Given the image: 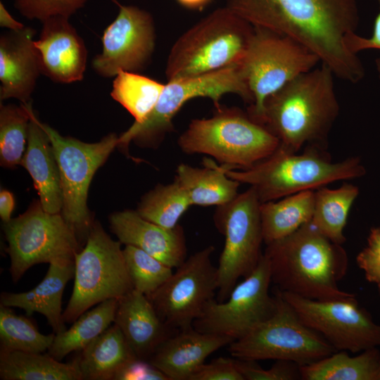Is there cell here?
Returning <instances> with one entry per match:
<instances>
[{
    "label": "cell",
    "instance_id": "1",
    "mask_svg": "<svg viewBox=\"0 0 380 380\" xmlns=\"http://www.w3.org/2000/svg\"><path fill=\"white\" fill-rule=\"evenodd\" d=\"M226 6L254 27L301 44L341 80L357 83L365 76L346 44L359 24L357 0H227Z\"/></svg>",
    "mask_w": 380,
    "mask_h": 380
},
{
    "label": "cell",
    "instance_id": "2",
    "mask_svg": "<svg viewBox=\"0 0 380 380\" xmlns=\"http://www.w3.org/2000/svg\"><path fill=\"white\" fill-rule=\"evenodd\" d=\"M263 254L270 262L272 282L281 291L319 300L355 298L338 285L348 268L346 251L310 222L267 244Z\"/></svg>",
    "mask_w": 380,
    "mask_h": 380
},
{
    "label": "cell",
    "instance_id": "3",
    "mask_svg": "<svg viewBox=\"0 0 380 380\" xmlns=\"http://www.w3.org/2000/svg\"><path fill=\"white\" fill-rule=\"evenodd\" d=\"M334 76L321 63L266 99L261 124L278 138L281 147L298 152L325 142L340 110Z\"/></svg>",
    "mask_w": 380,
    "mask_h": 380
},
{
    "label": "cell",
    "instance_id": "4",
    "mask_svg": "<svg viewBox=\"0 0 380 380\" xmlns=\"http://www.w3.org/2000/svg\"><path fill=\"white\" fill-rule=\"evenodd\" d=\"M322 146H305L300 153L280 145L268 157L244 170L229 168L227 175L253 186L261 203L278 200L328 184L362 177L366 169L356 156L334 162Z\"/></svg>",
    "mask_w": 380,
    "mask_h": 380
},
{
    "label": "cell",
    "instance_id": "5",
    "mask_svg": "<svg viewBox=\"0 0 380 380\" xmlns=\"http://www.w3.org/2000/svg\"><path fill=\"white\" fill-rule=\"evenodd\" d=\"M254 26L226 6L217 8L182 34L169 52L167 81L214 72L240 62Z\"/></svg>",
    "mask_w": 380,
    "mask_h": 380
},
{
    "label": "cell",
    "instance_id": "6",
    "mask_svg": "<svg viewBox=\"0 0 380 380\" xmlns=\"http://www.w3.org/2000/svg\"><path fill=\"white\" fill-rule=\"evenodd\" d=\"M186 153L210 156L232 169H247L270 156L279 140L237 108H216L208 118L194 119L177 139Z\"/></svg>",
    "mask_w": 380,
    "mask_h": 380
},
{
    "label": "cell",
    "instance_id": "7",
    "mask_svg": "<svg viewBox=\"0 0 380 380\" xmlns=\"http://www.w3.org/2000/svg\"><path fill=\"white\" fill-rule=\"evenodd\" d=\"M227 94H234L251 106L253 96L239 63L203 75L167 81L148 116L134 123L120 137L118 146L127 149L131 141L141 146L156 147L174 129L173 118L189 101L206 97L216 108Z\"/></svg>",
    "mask_w": 380,
    "mask_h": 380
},
{
    "label": "cell",
    "instance_id": "8",
    "mask_svg": "<svg viewBox=\"0 0 380 380\" xmlns=\"http://www.w3.org/2000/svg\"><path fill=\"white\" fill-rule=\"evenodd\" d=\"M319 62L316 54L293 39L254 27L239 63L253 99L248 115L261 124L266 99L299 75L315 68Z\"/></svg>",
    "mask_w": 380,
    "mask_h": 380
},
{
    "label": "cell",
    "instance_id": "9",
    "mask_svg": "<svg viewBox=\"0 0 380 380\" xmlns=\"http://www.w3.org/2000/svg\"><path fill=\"white\" fill-rule=\"evenodd\" d=\"M74 278L63 312L65 323H72L95 305L119 299L134 289L121 243L111 239L99 222L94 223L84 246L75 255Z\"/></svg>",
    "mask_w": 380,
    "mask_h": 380
},
{
    "label": "cell",
    "instance_id": "10",
    "mask_svg": "<svg viewBox=\"0 0 380 380\" xmlns=\"http://www.w3.org/2000/svg\"><path fill=\"white\" fill-rule=\"evenodd\" d=\"M277 309L267 320L229 345L236 359L285 360L302 366L338 351L308 327L277 290Z\"/></svg>",
    "mask_w": 380,
    "mask_h": 380
},
{
    "label": "cell",
    "instance_id": "11",
    "mask_svg": "<svg viewBox=\"0 0 380 380\" xmlns=\"http://www.w3.org/2000/svg\"><path fill=\"white\" fill-rule=\"evenodd\" d=\"M261 203L250 186L230 202L217 206L215 212V225L225 238L217 267L218 302L228 298L238 280L248 276L263 255Z\"/></svg>",
    "mask_w": 380,
    "mask_h": 380
},
{
    "label": "cell",
    "instance_id": "12",
    "mask_svg": "<svg viewBox=\"0 0 380 380\" xmlns=\"http://www.w3.org/2000/svg\"><path fill=\"white\" fill-rule=\"evenodd\" d=\"M3 230L14 283L34 265L75 260L80 250L75 230L61 213H47L40 201L34 202L23 214L4 222Z\"/></svg>",
    "mask_w": 380,
    "mask_h": 380
},
{
    "label": "cell",
    "instance_id": "13",
    "mask_svg": "<svg viewBox=\"0 0 380 380\" xmlns=\"http://www.w3.org/2000/svg\"><path fill=\"white\" fill-rule=\"evenodd\" d=\"M46 133L58 166L63 192L61 214L75 230L78 241L85 239L94 223L87 208V195L96 171L118 146V137L109 134L96 143L64 137L40 122Z\"/></svg>",
    "mask_w": 380,
    "mask_h": 380
},
{
    "label": "cell",
    "instance_id": "14",
    "mask_svg": "<svg viewBox=\"0 0 380 380\" xmlns=\"http://www.w3.org/2000/svg\"><path fill=\"white\" fill-rule=\"evenodd\" d=\"M272 282L268 259L263 254L256 268L234 287L222 302L210 300L193 327L203 333L238 340L271 317L278 298L270 294Z\"/></svg>",
    "mask_w": 380,
    "mask_h": 380
},
{
    "label": "cell",
    "instance_id": "15",
    "mask_svg": "<svg viewBox=\"0 0 380 380\" xmlns=\"http://www.w3.org/2000/svg\"><path fill=\"white\" fill-rule=\"evenodd\" d=\"M212 245L186 258L157 291L147 296L160 319L177 330L193 327L218 288Z\"/></svg>",
    "mask_w": 380,
    "mask_h": 380
},
{
    "label": "cell",
    "instance_id": "16",
    "mask_svg": "<svg viewBox=\"0 0 380 380\" xmlns=\"http://www.w3.org/2000/svg\"><path fill=\"white\" fill-rule=\"evenodd\" d=\"M277 291L303 322L336 350L356 353L380 346V324L359 305L356 298L319 300Z\"/></svg>",
    "mask_w": 380,
    "mask_h": 380
},
{
    "label": "cell",
    "instance_id": "17",
    "mask_svg": "<svg viewBox=\"0 0 380 380\" xmlns=\"http://www.w3.org/2000/svg\"><path fill=\"white\" fill-rule=\"evenodd\" d=\"M113 1L118 13L103 31L102 51L91 62L96 74L105 78L115 77L120 71L139 72L149 63L156 47L152 15L138 6Z\"/></svg>",
    "mask_w": 380,
    "mask_h": 380
},
{
    "label": "cell",
    "instance_id": "18",
    "mask_svg": "<svg viewBox=\"0 0 380 380\" xmlns=\"http://www.w3.org/2000/svg\"><path fill=\"white\" fill-rule=\"evenodd\" d=\"M69 19L55 16L44 20L34 40L42 74L61 84L82 80L88 57L85 44Z\"/></svg>",
    "mask_w": 380,
    "mask_h": 380
},
{
    "label": "cell",
    "instance_id": "19",
    "mask_svg": "<svg viewBox=\"0 0 380 380\" xmlns=\"http://www.w3.org/2000/svg\"><path fill=\"white\" fill-rule=\"evenodd\" d=\"M35 30H9L0 37V100L16 99L30 101L42 74L39 54L34 45Z\"/></svg>",
    "mask_w": 380,
    "mask_h": 380
},
{
    "label": "cell",
    "instance_id": "20",
    "mask_svg": "<svg viewBox=\"0 0 380 380\" xmlns=\"http://www.w3.org/2000/svg\"><path fill=\"white\" fill-rule=\"evenodd\" d=\"M109 221L112 232L121 243L139 248L173 269L186 259L184 231L179 224L165 228L131 210L112 214Z\"/></svg>",
    "mask_w": 380,
    "mask_h": 380
},
{
    "label": "cell",
    "instance_id": "21",
    "mask_svg": "<svg viewBox=\"0 0 380 380\" xmlns=\"http://www.w3.org/2000/svg\"><path fill=\"white\" fill-rule=\"evenodd\" d=\"M233 341L229 337L191 327L167 338L148 361L169 380H190L210 355Z\"/></svg>",
    "mask_w": 380,
    "mask_h": 380
},
{
    "label": "cell",
    "instance_id": "22",
    "mask_svg": "<svg viewBox=\"0 0 380 380\" xmlns=\"http://www.w3.org/2000/svg\"><path fill=\"white\" fill-rule=\"evenodd\" d=\"M114 324L137 357L146 361L163 342L179 331L166 324L148 298L135 289L118 299Z\"/></svg>",
    "mask_w": 380,
    "mask_h": 380
},
{
    "label": "cell",
    "instance_id": "23",
    "mask_svg": "<svg viewBox=\"0 0 380 380\" xmlns=\"http://www.w3.org/2000/svg\"><path fill=\"white\" fill-rule=\"evenodd\" d=\"M27 146L21 165L32 177L45 211L60 213L63 208L61 176L51 141L30 104Z\"/></svg>",
    "mask_w": 380,
    "mask_h": 380
},
{
    "label": "cell",
    "instance_id": "24",
    "mask_svg": "<svg viewBox=\"0 0 380 380\" xmlns=\"http://www.w3.org/2000/svg\"><path fill=\"white\" fill-rule=\"evenodd\" d=\"M75 260L49 264L43 280L34 289L22 293L2 292L0 305L23 309L27 315H43L54 334L64 331L62 296L67 283L74 277Z\"/></svg>",
    "mask_w": 380,
    "mask_h": 380
},
{
    "label": "cell",
    "instance_id": "25",
    "mask_svg": "<svg viewBox=\"0 0 380 380\" xmlns=\"http://www.w3.org/2000/svg\"><path fill=\"white\" fill-rule=\"evenodd\" d=\"M203 167L181 163L175 178L186 191L191 205H222L232 201L238 194L241 183L227 175L230 167L218 165L204 158ZM232 169V168H231Z\"/></svg>",
    "mask_w": 380,
    "mask_h": 380
},
{
    "label": "cell",
    "instance_id": "26",
    "mask_svg": "<svg viewBox=\"0 0 380 380\" xmlns=\"http://www.w3.org/2000/svg\"><path fill=\"white\" fill-rule=\"evenodd\" d=\"M82 380H115L137 356L113 323L77 356Z\"/></svg>",
    "mask_w": 380,
    "mask_h": 380
},
{
    "label": "cell",
    "instance_id": "27",
    "mask_svg": "<svg viewBox=\"0 0 380 380\" xmlns=\"http://www.w3.org/2000/svg\"><path fill=\"white\" fill-rule=\"evenodd\" d=\"M1 380H82L76 357L62 362L50 354L24 351H0Z\"/></svg>",
    "mask_w": 380,
    "mask_h": 380
},
{
    "label": "cell",
    "instance_id": "28",
    "mask_svg": "<svg viewBox=\"0 0 380 380\" xmlns=\"http://www.w3.org/2000/svg\"><path fill=\"white\" fill-rule=\"evenodd\" d=\"M315 190L301 191L279 200L262 203L260 217L267 245L284 238L311 221Z\"/></svg>",
    "mask_w": 380,
    "mask_h": 380
},
{
    "label": "cell",
    "instance_id": "29",
    "mask_svg": "<svg viewBox=\"0 0 380 380\" xmlns=\"http://www.w3.org/2000/svg\"><path fill=\"white\" fill-rule=\"evenodd\" d=\"M380 352L372 348L350 356L339 350L310 364L299 366L304 380H376Z\"/></svg>",
    "mask_w": 380,
    "mask_h": 380
},
{
    "label": "cell",
    "instance_id": "30",
    "mask_svg": "<svg viewBox=\"0 0 380 380\" xmlns=\"http://www.w3.org/2000/svg\"><path fill=\"white\" fill-rule=\"evenodd\" d=\"M359 192V188L350 183L336 189H315L310 223L329 239L342 245L346 241L343 232L348 217Z\"/></svg>",
    "mask_w": 380,
    "mask_h": 380
},
{
    "label": "cell",
    "instance_id": "31",
    "mask_svg": "<svg viewBox=\"0 0 380 380\" xmlns=\"http://www.w3.org/2000/svg\"><path fill=\"white\" fill-rule=\"evenodd\" d=\"M118 299L103 301L82 314L68 329L55 334L48 353L61 361L74 351L80 352L114 323Z\"/></svg>",
    "mask_w": 380,
    "mask_h": 380
},
{
    "label": "cell",
    "instance_id": "32",
    "mask_svg": "<svg viewBox=\"0 0 380 380\" xmlns=\"http://www.w3.org/2000/svg\"><path fill=\"white\" fill-rule=\"evenodd\" d=\"M165 84L139 72L120 71L113 82L111 97L142 122L157 103Z\"/></svg>",
    "mask_w": 380,
    "mask_h": 380
},
{
    "label": "cell",
    "instance_id": "33",
    "mask_svg": "<svg viewBox=\"0 0 380 380\" xmlns=\"http://www.w3.org/2000/svg\"><path fill=\"white\" fill-rule=\"evenodd\" d=\"M190 206L186 191L175 179L172 183L158 184L146 194L137 211L148 221L172 229L178 225L180 217Z\"/></svg>",
    "mask_w": 380,
    "mask_h": 380
},
{
    "label": "cell",
    "instance_id": "34",
    "mask_svg": "<svg viewBox=\"0 0 380 380\" xmlns=\"http://www.w3.org/2000/svg\"><path fill=\"white\" fill-rule=\"evenodd\" d=\"M32 101L0 106V163L4 167L21 164L28 139Z\"/></svg>",
    "mask_w": 380,
    "mask_h": 380
},
{
    "label": "cell",
    "instance_id": "35",
    "mask_svg": "<svg viewBox=\"0 0 380 380\" xmlns=\"http://www.w3.org/2000/svg\"><path fill=\"white\" fill-rule=\"evenodd\" d=\"M54 337V333L42 334L30 319L0 305V351L44 353Z\"/></svg>",
    "mask_w": 380,
    "mask_h": 380
},
{
    "label": "cell",
    "instance_id": "36",
    "mask_svg": "<svg viewBox=\"0 0 380 380\" xmlns=\"http://www.w3.org/2000/svg\"><path fill=\"white\" fill-rule=\"evenodd\" d=\"M123 254L134 289L146 296L157 291L174 272L172 267L135 246L125 245Z\"/></svg>",
    "mask_w": 380,
    "mask_h": 380
},
{
    "label": "cell",
    "instance_id": "37",
    "mask_svg": "<svg viewBox=\"0 0 380 380\" xmlns=\"http://www.w3.org/2000/svg\"><path fill=\"white\" fill-rule=\"evenodd\" d=\"M21 15L41 22L55 17L70 18L90 0H11Z\"/></svg>",
    "mask_w": 380,
    "mask_h": 380
},
{
    "label": "cell",
    "instance_id": "38",
    "mask_svg": "<svg viewBox=\"0 0 380 380\" xmlns=\"http://www.w3.org/2000/svg\"><path fill=\"white\" fill-rule=\"evenodd\" d=\"M236 365L244 380H294L300 379L299 366L289 361L276 360L268 369L255 362L236 359Z\"/></svg>",
    "mask_w": 380,
    "mask_h": 380
},
{
    "label": "cell",
    "instance_id": "39",
    "mask_svg": "<svg viewBox=\"0 0 380 380\" xmlns=\"http://www.w3.org/2000/svg\"><path fill=\"white\" fill-rule=\"evenodd\" d=\"M356 262L365 279L374 284L380 293V227L371 228L367 243L358 253Z\"/></svg>",
    "mask_w": 380,
    "mask_h": 380
},
{
    "label": "cell",
    "instance_id": "40",
    "mask_svg": "<svg viewBox=\"0 0 380 380\" xmlns=\"http://www.w3.org/2000/svg\"><path fill=\"white\" fill-rule=\"evenodd\" d=\"M190 380H244V378L237 367L236 358L220 357L210 363H204Z\"/></svg>",
    "mask_w": 380,
    "mask_h": 380
},
{
    "label": "cell",
    "instance_id": "41",
    "mask_svg": "<svg viewBox=\"0 0 380 380\" xmlns=\"http://www.w3.org/2000/svg\"><path fill=\"white\" fill-rule=\"evenodd\" d=\"M115 380H169L148 361L137 358L127 365Z\"/></svg>",
    "mask_w": 380,
    "mask_h": 380
},
{
    "label": "cell",
    "instance_id": "42",
    "mask_svg": "<svg viewBox=\"0 0 380 380\" xmlns=\"http://www.w3.org/2000/svg\"><path fill=\"white\" fill-rule=\"evenodd\" d=\"M379 4V12L375 18L373 27V33L371 37L365 38L358 35L356 32L351 34L346 39V46L353 53L366 49H380V0H376ZM376 67L380 79V57L376 59Z\"/></svg>",
    "mask_w": 380,
    "mask_h": 380
},
{
    "label": "cell",
    "instance_id": "43",
    "mask_svg": "<svg viewBox=\"0 0 380 380\" xmlns=\"http://www.w3.org/2000/svg\"><path fill=\"white\" fill-rule=\"evenodd\" d=\"M15 200L13 195L9 191L1 189L0 192V217L4 222L11 220Z\"/></svg>",
    "mask_w": 380,
    "mask_h": 380
},
{
    "label": "cell",
    "instance_id": "44",
    "mask_svg": "<svg viewBox=\"0 0 380 380\" xmlns=\"http://www.w3.org/2000/svg\"><path fill=\"white\" fill-rule=\"evenodd\" d=\"M0 26L13 31L22 30L25 27L24 24L12 17L2 1H0Z\"/></svg>",
    "mask_w": 380,
    "mask_h": 380
},
{
    "label": "cell",
    "instance_id": "45",
    "mask_svg": "<svg viewBox=\"0 0 380 380\" xmlns=\"http://www.w3.org/2000/svg\"><path fill=\"white\" fill-rule=\"evenodd\" d=\"M177 3L185 8L201 11L213 0H176Z\"/></svg>",
    "mask_w": 380,
    "mask_h": 380
},
{
    "label": "cell",
    "instance_id": "46",
    "mask_svg": "<svg viewBox=\"0 0 380 380\" xmlns=\"http://www.w3.org/2000/svg\"><path fill=\"white\" fill-rule=\"evenodd\" d=\"M376 380H380V361L379 364L378 371H377V375H376Z\"/></svg>",
    "mask_w": 380,
    "mask_h": 380
}]
</instances>
